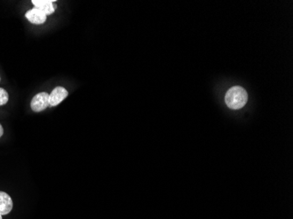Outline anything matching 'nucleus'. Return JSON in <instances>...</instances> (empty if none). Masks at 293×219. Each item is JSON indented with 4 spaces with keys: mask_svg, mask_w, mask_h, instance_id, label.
<instances>
[{
    "mask_svg": "<svg viewBox=\"0 0 293 219\" xmlns=\"http://www.w3.org/2000/svg\"><path fill=\"white\" fill-rule=\"evenodd\" d=\"M225 102L230 109H241L248 102V93L242 87L234 86L225 94Z\"/></svg>",
    "mask_w": 293,
    "mask_h": 219,
    "instance_id": "f257e3e1",
    "label": "nucleus"
},
{
    "mask_svg": "<svg viewBox=\"0 0 293 219\" xmlns=\"http://www.w3.org/2000/svg\"><path fill=\"white\" fill-rule=\"evenodd\" d=\"M49 106V94L47 92L38 93L31 101V108L35 112L44 111Z\"/></svg>",
    "mask_w": 293,
    "mask_h": 219,
    "instance_id": "f03ea898",
    "label": "nucleus"
},
{
    "mask_svg": "<svg viewBox=\"0 0 293 219\" xmlns=\"http://www.w3.org/2000/svg\"><path fill=\"white\" fill-rule=\"evenodd\" d=\"M68 90L64 87H56L49 94V106H57L68 97Z\"/></svg>",
    "mask_w": 293,
    "mask_h": 219,
    "instance_id": "7ed1b4c3",
    "label": "nucleus"
},
{
    "mask_svg": "<svg viewBox=\"0 0 293 219\" xmlns=\"http://www.w3.org/2000/svg\"><path fill=\"white\" fill-rule=\"evenodd\" d=\"M26 18L29 22L34 25H42L47 20V15L37 8H33L26 12Z\"/></svg>",
    "mask_w": 293,
    "mask_h": 219,
    "instance_id": "20e7f679",
    "label": "nucleus"
},
{
    "mask_svg": "<svg viewBox=\"0 0 293 219\" xmlns=\"http://www.w3.org/2000/svg\"><path fill=\"white\" fill-rule=\"evenodd\" d=\"M54 2L56 1L55 0H33L32 1L34 8H37L47 16L54 13L55 11V6L53 4Z\"/></svg>",
    "mask_w": 293,
    "mask_h": 219,
    "instance_id": "39448f33",
    "label": "nucleus"
},
{
    "mask_svg": "<svg viewBox=\"0 0 293 219\" xmlns=\"http://www.w3.org/2000/svg\"><path fill=\"white\" fill-rule=\"evenodd\" d=\"M13 206V203L11 197L5 193L0 191V215H7L11 212Z\"/></svg>",
    "mask_w": 293,
    "mask_h": 219,
    "instance_id": "423d86ee",
    "label": "nucleus"
},
{
    "mask_svg": "<svg viewBox=\"0 0 293 219\" xmlns=\"http://www.w3.org/2000/svg\"><path fill=\"white\" fill-rule=\"evenodd\" d=\"M8 99H9V96H8L7 91L3 88H0V105L6 104Z\"/></svg>",
    "mask_w": 293,
    "mask_h": 219,
    "instance_id": "0eeeda50",
    "label": "nucleus"
},
{
    "mask_svg": "<svg viewBox=\"0 0 293 219\" xmlns=\"http://www.w3.org/2000/svg\"><path fill=\"white\" fill-rule=\"evenodd\" d=\"M3 134H4V129H3V127H2L1 124H0V138L3 135Z\"/></svg>",
    "mask_w": 293,
    "mask_h": 219,
    "instance_id": "6e6552de",
    "label": "nucleus"
},
{
    "mask_svg": "<svg viewBox=\"0 0 293 219\" xmlns=\"http://www.w3.org/2000/svg\"><path fill=\"white\" fill-rule=\"evenodd\" d=\"M0 219H2V215H0Z\"/></svg>",
    "mask_w": 293,
    "mask_h": 219,
    "instance_id": "1a4fd4ad",
    "label": "nucleus"
}]
</instances>
